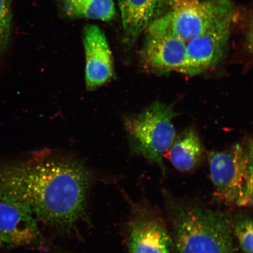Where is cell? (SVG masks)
I'll use <instances>...</instances> for the list:
<instances>
[{
	"label": "cell",
	"instance_id": "obj_10",
	"mask_svg": "<svg viewBox=\"0 0 253 253\" xmlns=\"http://www.w3.org/2000/svg\"><path fill=\"white\" fill-rule=\"evenodd\" d=\"M41 239L38 221L28 211L0 201V249L36 245Z\"/></svg>",
	"mask_w": 253,
	"mask_h": 253
},
{
	"label": "cell",
	"instance_id": "obj_14",
	"mask_svg": "<svg viewBox=\"0 0 253 253\" xmlns=\"http://www.w3.org/2000/svg\"><path fill=\"white\" fill-rule=\"evenodd\" d=\"M233 236L235 237L243 253H253V219L249 214L232 216Z\"/></svg>",
	"mask_w": 253,
	"mask_h": 253
},
{
	"label": "cell",
	"instance_id": "obj_15",
	"mask_svg": "<svg viewBox=\"0 0 253 253\" xmlns=\"http://www.w3.org/2000/svg\"><path fill=\"white\" fill-rule=\"evenodd\" d=\"M13 27L12 0H0V56L7 49Z\"/></svg>",
	"mask_w": 253,
	"mask_h": 253
},
{
	"label": "cell",
	"instance_id": "obj_4",
	"mask_svg": "<svg viewBox=\"0 0 253 253\" xmlns=\"http://www.w3.org/2000/svg\"><path fill=\"white\" fill-rule=\"evenodd\" d=\"M175 115L172 106L157 101L125 121L132 153L157 164L163 174L164 157L176 137Z\"/></svg>",
	"mask_w": 253,
	"mask_h": 253
},
{
	"label": "cell",
	"instance_id": "obj_6",
	"mask_svg": "<svg viewBox=\"0 0 253 253\" xmlns=\"http://www.w3.org/2000/svg\"><path fill=\"white\" fill-rule=\"evenodd\" d=\"M141 60L145 70L157 75L183 73L186 63V44L172 33L166 14L155 20L144 31Z\"/></svg>",
	"mask_w": 253,
	"mask_h": 253
},
{
	"label": "cell",
	"instance_id": "obj_12",
	"mask_svg": "<svg viewBox=\"0 0 253 253\" xmlns=\"http://www.w3.org/2000/svg\"><path fill=\"white\" fill-rule=\"evenodd\" d=\"M168 152L173 167L185 172L197 167L203 155V148L197 132L191 128L176 137Z\"/></svg>",
	"mask_w": 253,
	"mask_h": 253
},
{
	"label": "cell",
	"instance_id": "obj_8",
	"mask_svg": "<svg viewBox=\"0 0 253 253\" xmlns=\"http://www.w3.org/2000/svg\"><path fill=\"white\" fill-rule=\"evenodd\" d=\"M239 15L226 19L195 39L186 42V63L183 74L198 75L222 61L233 28Z\"/></svg>",
	"mask_w": 253,
	"mask_h": 253
},
{
	"label": "cell",
	"instance_id": "obj_1",
	"mask_svg": "<svg viewBox=\"0 0 253 253\" xmlns=\"http://www.w3.org/2000/svg\"><path fill=\"white\" fill-rule=\"evenodd\" d=\"M92 183L80 161L52 152L0 162V201L17 205L65 233L86 219Z\"/></svg>",
	"mask_w": 253,
	"mask_h": 253
},
{
	"label": "cell",
	"instance_id": "obj_11",
	"mask_svg": "<svg viewBox=\"0 0 253 253\" xmlns=\"http://www.w3.org/2000/svg\"><path fill=\"white\" fill-rule=\"evenodd\" d=\"M175 0H119L123 39L128 47L155 20L167 13Z\"/></svg>",
	"mask_w": 253,
	"mask_h": 253
},
{
	"label": "cell",
	"instance_id": "obj_7",
	"mask_svg": "<svg viewBox=\"0 0 253 253\" xmlns=\"http://www.w3.org/2000/svg\"><path fill=\"white\" fill-rule=\"evenodd\" d=\"M126 242L128 253H175L163 218L146 204L134 207L126 226Z\"/></svg>",
	"mask_w": 253,
	"mask_h": 253
},
{
	"label": "cell",
	"instance_id": "obj_13",
	"mask_svg": "<svg viewBox=\"0 0 253 253\" xmlns=\"http://www.w3.org/2000/svg\"><path fill=\"white\" fill-rule=\"evenodd\" d=\"M58 8L63 17L76 19H92L105 22L115 18L114 0H58Z\"/></svg>",
	"mask_w": 253,
	"mask_h": 253
},
{
	"label": "cell",
	"instance_id": "obj_5",
	"mask_svg": "<svg viewBox=\"0 0 253 253\" xmlns=\"http://www.w3.org/2000/svg\"><path fill=\"white\" fill-rule=\"evenodd\" d=\"M166 15L172 33L186 42L239 11L231 0H175Z\"/></svg>",
	"mask_w": 253,
	"mask_h": 253
},
{
	"label": "cell",
	"instance_id": "obj_3",
	"mask_svg": "<svg viewBox=\"0 0 253 253\" xmlns=\"http://www.w3.org/2000/svg\"><path fill=\"white\" fill-rule=\"evenodd\" d=\"M208 161L216 197L227 205L252 207V141L239 142L226 150L210 152Z\"/></svg>",
	"mask_w": 253,
	"mask_h": 253
},
{
	"label": "cell",
	"instance_id": "obj_9",
	"mask_svg": "<svg viewBox=\"0 0 253 253\" xmlns=\"http://www.w3.org/2000/svg\"><path fill=\"white\" fill-rule=\"evenodd\" d=\"M85 83L88 90L97 89L115 77L112 50L105 34L95 25H87L83 34Z\"/></svg>",
	"mask_w": 253,
	"mask_h": 253
},
{
	"label": "cell",
	"instance_id": "obj_2",
	"mask_svg": "<svg viewBox=\"0 0 253 253\" xmlns=\"http://www.w3.org/2000/svg\"><path fill=\"white\" fill-rule=\"evenodd\" d=\"M175 253H235L232 216L197 205L170 209Z\"/></svg>",
	"mask_w": 253,
	"mask_h": 253
}]
</instances>
